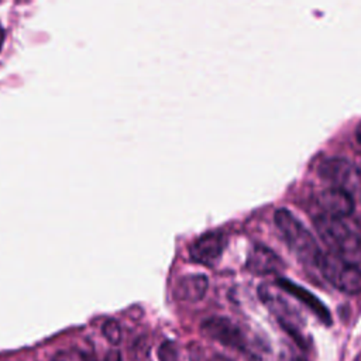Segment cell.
I'll use <instances>...</instances> for the list:
<instances>
[{
    "mask_svg": "<svg viewBox=\"0 0 361 361\" xmlns=\"http://www.w3.org/2000/svg\"><path fill=\"white\" fill-rule=\"evenodd\" d=\"M314 227L331 252L361 269V226L355 221L319 214Z\"/></svg>",
    "mask_w": 361,
    "mask_h": 361,
    "instance_id": "obj_1",
    "label": "cell"
},
{
    "mask_svg": "<svg viewBox=\"0 0 361 361\" xmlns=\"http://www.w3.org/2000/svg\"><path fill=\"white\" fill-rule=\"evenodd\" d=\"M274 221L296 258L306 265L316 267L322 250L307 227L285 207L275 210Z\"/></svg>",
    "mask_w": 361,
    "mask_h": 361,
    "instance_id": "obj_2",
    "label": "cell"
},
{
    "mask_svg": "<svg viewBox=\"0 0 361 361\" xmlns=\"http://www.w3.org/2000/svg\"><path fill=\"white\" fill-rule=\"evenodd\" d=\"M323 278L347 295L361 293V269L331 251H322L316 267Z\"/></svg>",
    "mask_w": 361,
    "mask_h": 361,
    "instance_id": "obj_3",
    "label": "cell"
},
{
    "mask_svg": "<svg viewBox=\"0 0 361 361\" xmlns=\"http://www.w3.org/2000/svg\"><path fill=\"white\" fill-rule=\"evenodd\" d=\"M200 331L213 341H217L247 357H254L250 340L243 329L224 316H212L202 322Z\"/></svg>",
    "mask_w": 361,
    "mask_h": 361,
    "instance_id": "obj_4",
    "label": "cell"
},
{
    "mask_svg": "<svg viewBox=\"0 0 361 361\" xmlns=\"http://www.w3.org/2000/svg\"><path fill=\"white\" fill-rule=\"evenodd\" d=\"M317 173L330 183V188L341 189L351 196L361 193V169L341 157H330L320 162Z\"/></svg>",
    "mask_w": 361,
    "mask_h": 361,
    "instance_id": "obj_5",
    "label": "cell"
},
{
    "mask_svg": "<svg viewBox=\"0 0 361 361\" xmlns=\"http://www.w3.org/2000/svg\"><path fill=\"white\" fill-rule=\"evenodd\" d=\"M259 299L262 303L275 314L278 323L282 326V329L289 333V336L298 343V345H305L303 334L299 327L298 316L293 312V309L279 296L271 292V289L265 285H261L258 289Z\"/></svg>",
    "mask_w": 361,
    "mask_h": 361,
    "instance_id": "obj_6",
    "label": "cell"
},
{
    "mask_svg": "<svg viewBox=\"0 0 361 361\" xmlns=\"http://www.w3.org/2000/svg\"><path fill=\"white\" fill-rule=\"evenodd\" d=\"M226 235L220 230H212L200 237H197L190 248L189 255L195 262L203 264V265H212L214 264L223 254L226 248Z\"/></svg>",
    "mask_w": 361,
    "mask_h": 361,
    "instance_id": "obj_7",
    "label": "cell"
},
{
    "mask_svg": "<svg viewBox=\"0 0 361 361\" xmlns=\"http://www.w3.org/2000/svg\"><path fill=\"white\" fill-rule=\"evenodd\" d=\"M316 202L322 209V214L338 219L350 217L355 207L354 196L337 188H327L322 190L317 195Z\"/></svg>",
    "mask_w": 361,
    "mask_h": 361,
    "instance_id": "obj_8",
    "label": "cell"
},
{
    "mask_svg": "<svg viewBox=\"0 0 361 361\" xmlns=\"http://www.w3.org/2000/svg\"><path fill=\"white\" fill-rule=\"evenodd\" d=\"M245 267L252 274L267 275L282 271L285 268V264L282 258L269 247L259 243H254L248 250Z\"/></svg>",
    "mask_w": 361,
    "mask_h": 361,
    "instance_id": "obj_9",
    "label": "cell"
},
{
    "mask_svg": "<svg viewBox=\"0 0 361 361\" xmlns=\"http://www.w3.org/2000/svg\"><path fill=\"white\" fill-rule=\"evenodd\" d=\"M276 285L290 296H293L296 300L302 302L319 320H322L324 324H331V314L330 310L326 307V305L310 290L303 288L302 285L295 283L293 281L288 278H278Z\"/></svg>",
    "mask_w": 361,
    "mask_h": 361,
    "instance_id": "obj_10",
    "label": "cell"
},
{
    "mask_svg": "<svg viewBox=\"0 0 361 361\" xmlns=\"http://www.w3.org/2000/svg\"><path fill=\"white\" fill-rule=\"evenodd\" d=\"M209 279L203 274H188L178 279L175 285V298L182 302H199L207 292Z\"/></svg>",
    "mask_w": 361,
    "mask_h": 361,
    "instance_id": "obj_11",
    "label": "cell"
},
{
    "mask_svg": "<svg viewBox=\"0 0 361 361\" xmlns=\"http://www.w3.org/2000/svg\"><path fill=\"white\" fill-rule=\"evenodd\" d=\"M102 333L106 337V340L111 344H118L121 341V329L120 324L116 320H107L102 326Z\"/></svg>",
    "mask_w": 361,
    "mask_h": 361,
    "instance_id": "obj_12",
    "label": "cell"
},
{
    "mask_svg": "<svg viewBox=\"0 0 361 361\" xmlns=\"http://www.w3.org/2000/svg\"><path fill=\"white\" fill-rule=\"evenodd\" d=\"M190 361H231L223 354L214 351H206L199 347H193L190 350Z\"/></svg>",
    "mask_w": 361,
    "mask_h": 361,
    "instance_id": "obj_13",
    "label": "cell"
},
{
    "mask_svg": "<svg viewBox=\"0 0 361 361\" xmlns=\"http://www.w3.org/2000/svg\"><path fill=\"white\" fill-rule=\"evenodd\" d=\"M103 361H121V357L117 351H113V353H109Z\"/></svg>",
    "mask_w": 361,
    "mask_h": 361,
    "instance_id": "obj_14",
    "label": "cell"
},
{
    "mask_svg": "<svg viewBox=\"0 0 361 361\" xmlns=\"http://www.w3.org/2000/svg\"><path fill=\"white\" fill-rule=\"evenodd\" d=\"M3 41H4V30L0 25V49H1V45H3Z\"/></svg>",
    "mask_w": 361,
    "mask_h": 361,
    "instance_id": "obj_15",
    "label": "cell"
},
{
    "mask_svg": "<svg viewBox=\"0 0 361 361\" xmlns=\"http://www.w3.org/2000/svg\"><path fill=\"white\" fill-rule=\"evenodd\" d=\"M51 361H63V358H62V357H59V355H58V357H54V358H52V360H51Z\"/></svg>",
    "mask_w": 361,
    "mask_h": 361,
    "instance_id": "obj_16",
    "label": "cell"
}]
</instances>
